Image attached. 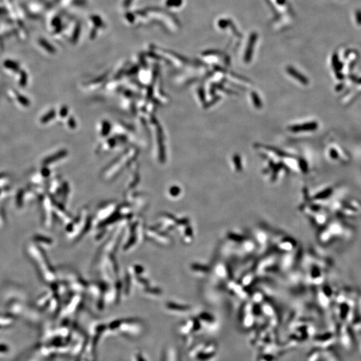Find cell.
<instances>
[{
	"label": "cell",
	"mask_w": 361,
	"mask_h": 361,
	"mask_svg": "<svg viewBox=\"0 0 361 361\" xmlns=\"http://www.w3.org/2000/svg\"><path fill=\"white\" fill-rule=\"evenodd\" d=\"M318 125L316 122H310L302 125L294 126L292 127L293 131H313L317 128Z\"/></svg>",
	"instance_id": "6da1fadb"
},
{
	"label": "cell",
	"mask_w": 361,
	"mask_h": 361,
	"mask_svg": "<svg viewBox=\"0 0 361 361\" xmlns=\"http://www.w3.org/2000/svg\"><path fill=\"white\" fill-rule=\"evenodd\" d=\"M257 39V36H256V34H253L252 36L250 37V40H249V46L248 47V50H247V52H246V60H249L250 57H251L252 55V46H254V44H255V40Z\"/></svg>",
	"instance_id": "7a4b0ae2"
},
{
	"label": "cell",
	"mask_w": 361,
	"mask_h": 361,
	"mask_svg": "<svg viewBox=\"0 0 361 361\" xmlns=\"http://www.w3.org/2000/svg\"><path fill=\"white\" fill-rule=\"evenodd\" d=\"M289 72H290V73L291 74H292V76H294V77L298 79V80L301 82H302V83H304V84H307V83H308V80H306V78L305 77H304L303 76H302L301 74L298 73V72H296L295 70H294V69L290 68L289 70Z\"/></svg>",
	"instance_id": "3957f363"
},
{
	"label": "cell",
	"mask_w": 361,
	"mask_h": 361,
	"mask_svg": "<svg viewBox=\"0 0 361 361\" xmlns=\"http://www.w3.org/2000/svg\"><path fill=\"white\" fill-rule=\"evenodd\" d=\"M180 4V0H167V5L168 6H179Z\"/></svg>",
	"instance_id": "277c9868"
},
{
	"label": "cell",
	"mask_w": 361,
	"mask_h": 361,
	"mask_svg": "<svg viewBox=\"0 0 361 361\" xmlns=\"http://www.w3.org/2000/svg\"><path fill=\"white\" fill-rule=\"evenodd\" d=\"M330 155L332 158H334V159H336V158L338 157V154L337 153V151H336L335 150H333V149L330 151Z\"/></svg>",
	"instance_id": "5b68a950"
}]
</instances>
